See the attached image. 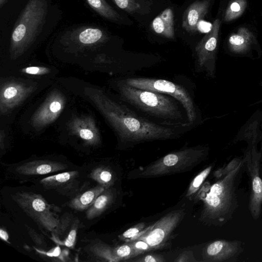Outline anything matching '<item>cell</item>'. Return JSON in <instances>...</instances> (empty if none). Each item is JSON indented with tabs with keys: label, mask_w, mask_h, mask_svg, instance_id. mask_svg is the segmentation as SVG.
Masks as SVG:
<instances>
[{
	"label": "cell",
	"mask_w": 262,
	"mask_h": 262,
	"mask_svg": "<svg viewBox=\"0 0 262 262\" xmlns=\"http://www.w3.org/2000/svg\"><path fill=\"white\" fill-rule=\"evenodd\" d=\"M105 112L116 134L118 146L121 149L156 141L181 138L194 127L190 125H171L153 122L140 115L122 101L107 98Z\"/></svg>",
	"instance_id": "1"
},
{
	"label": "cell",
	"mask_w": 262,
	"mask_h": 262,
	"mask_svg": "<svg viewBox=\"0 0 262 262\" xmlns=\"http://www.w3.org/2000/svg\"><path fill=\"white\" fill-rule=\"evenodd\" d=\"M243 159L235 158L221 171V178L212 185H204L200 192L203 202L200 220L210 226H221L229 222L237 208V186Z\"/></svg>",
	"instance_id": "2"
},
{
	"label": "cell",
	"mask_w": 262,
	"mask_h": 262,
	"mask_svg": "<svg viewBox=\"0 0 262 262\" xmlns=\"http://www.w3.org/2000/svg\"><path fill=\"white\" fill-rule=\"evenodd\" d=\"M114 84L118 97L147 119L163 124L190 125L184 107L174 97L132 86L122 77L116 79Z\"/></svg>",
	"instance_id": "3"
},
{
	"label": "cell",
	"mask_w": 262,
	"mask_h": 262,
	"mask_svg": "<svg viewBox=\"0 0 262 262\" xmlns=\"http://www.w3.org/2000/svg\"><path fill=\"white\" fill-rule=\"evenodd\" d=\"M127 84L139 89L170 95L184 107L189 124L194 128L203 123L202 112L195 96L194 83L187 77L175 76L172 80L150 77L126 76L122 77Z\"/></svg>",
	"instance_id": "4"
},
{
	"label": "cell",
	"mask_w": 262,
	"mask_h": 262,
	"mask_svg": "<svg viewBox=\"0 0 262 262\" xmlns=\"http://www.w3.org/2000/svg\"><path fill=\"white\" fill-rule=\"evenodd\" d=\"M209 151L207 146H184L150 164L138 176L151 177L188 171L204 160Z\"/></svg>",
	"instance_id": "5"
},
{
	"label": "cell",
	"mask_w": 262,
	"mask_h": 262,
	"mask_svg": "<svg viewBox=\"0 0 262 262\" xmlns=\"http://www.w3.org/2000/svg\"><path fill=\"white\" fill-rule=\"evenodd\" d=\"M47 0H29L12 33V49L21 50L40 34L48 13Z\"/></svg>",
	"instance_id": "6"
},
{
	"label": "cell",
	"mask_w": 262,
	"mask_h": 262,
	"mask_svg": "<svg viewBox=\"0 0 262 262\" xmlns=\"http://www.w3.org/2000/svg\"><path fill=\"white\" fill-rule=\"evenodd\" d=\"M229 1H222L218 17L213 21L210 30L195 47L194 71L198 74L203 73L209 78L216 76L219 33L223 13Z\"/></svg>",
	"instance_id": "7"
},
{
	"label": "cell",
	"mask_w": 262,
	"mask_h": 262,
	"mask_svg": "<svg viewBox=\"0 0 262 262\" xmlns=\"http://www.w3.org/2000/svg\"><path fill=\"white\" fill-rule=\"evenodd\" d=\"M12 198L38 225L52 232L57 228L60 220L55 217L50 206L41 195L31 192L20 191L14 194Z\"/></svg>",
	"instance_id": "8"
},
{
	"label": "cell",
	"mask_w": 262,
	"mask_h": 262,
	"mask_svg": "<svg viewBox=\"0 0 262 262\" xmlns=\"http://www.w3.org/2000/svg\"><path fill=\"white\" fill-rule=\"evenodd\" d=\"M224 49L226 53L232 57L257 60L262 56V49L257 36L246 26H240L229 34Z\"/></svg>",
	"instance_id": "9"
},
{
	"label": "cell",
	"mask_w": 262,
	"mask_h": 262,
	"mask_svg": "<svg viewBox=\"0 0 262 262\" xmlns=\"http://www.w3.org/2000/svg\"><path fill=\"white\" fill-rule=\"evenodd\" d=\"M185 209L173 210L161 217L136 240L146 242L152 249L166 246L172 233L185 214Z\"/></svg>",
	"instance_id": "10"
},
{
	"label": "cell",
	"mask_w": 262,
	"mask_h": 262,
	"mask_svg": "<svg viewBox=\"0 0 262 262\" xmlns=\"http://www.w3.org/2000/svg\"><path fill=\"white\" fill-rule=\"evenodd\" d=\"M261 158L262 152L258 151L256 147L247 148L243 158L251 182L249 209L255 220L259 217L262 206V180L259 174Z\"/></svg>",
	"instance_id": "11"
},
{
	"label": "cell",
	"mask_w": 262,
	"mask_h": 262,
	"mask_svg": "<svg viewBox=\"0 0 262 262\" xmlns=\"http://www.w3.org/2000/svg\"><path fill=\"white\" fill-rule=\"evenodd\" d=\"M243 250L241 241L220 239L207 245L204 249L203 255L205 261H225L236 258Z\"/></svg>",
	"instance_id": "12"
},
{
	"label": "cell",
	"mask_w": 262,
	"mask_h": 262,
	"mask_svg": "<svg viewBox=\"0 0 262 262\" xmlns=\"http://www.w3.org/2000/svg\"><path fill=\"white\" fill-rule=\"evenodd\" d=\"M262 111L257 110L241 127L236 134L233 143L245 141L247 148L257 147L262 140Z\"/></svg>",
	"instance_id": "13"
},
{
	"label": "cell",
	"mask_w": 262,
	"mask_h": 262,
	"mask_svg": "<svg viewBox=\"0 0 262 262\" xmlns=\"http://www.w3.org/2000/svg\"><path fill=\"white\" fill-rule=\"evenodd\" d=\"M78 171L63 172L46 177L40 181V185L46 189H54L64 194H68L77 189Z\"/></svg>",
	"instance_id": "14"
},
{
	"label": "cell",
	"mask_w": 262,
	"mask_h": 262,
	"mask_svg": "<svg viewBox=\"0 0 262 262\" xmlns=\"http://www.w3.org/2000/svg\"><path fill=\"white\" fill-rule=\"evenodd\" d=\"M212 0H197L190 5L185 11L182 27L188 32L195 33L198 25L207 14Z\"/></svg>",
	"instance_id": "15"
},
{
	"label": "cell",
	"mask_w": 262,
	"mask_h": 262,
	"mask_svg": "<svg viewBox=\"0 0 262 262\" xmlns=\"http://www.w3.org/2000/svg\"><path fill=\"white\" fill-rule=\"evenodd\" d=\"M71 217H63L57 228L52 232V239L57 244L69 248L74 246L79 222L76 220L71 223Z\"/></svg>",
	"instance_id": "16"
},
{
	"label": "cell",
	"mask_w": 262,
	"mask_h": 262,
	"mask_svg": "<svg viewBox=\"0 0 262 262\" xmlns=\"http://www.w3.org/2000/svg\"><path fill=\"white\" fill-rule=\"evenodd\" d=\"M67 168L66 165L61 163L49 161H34L18 166L16 170L23 176H40L53 173Z\"/></svg>",
	"instance_id": "17"
},
{
	"label": "cell",
	"mask_w": 262,
	"mask_h": 262,
	"mask_svg": "<svg viewBox=\"0 0 262 262\" xmlns=\"http://www.w3.org/2000/svg\"><path fill=\"white\" fill-rule=\"evenodd\" d=\"M151 28L160 36L168 39H174V16L173 10L171 8H167L162 11L152 20Z\"/></svg>",
	"instance_id": "18"
},
{
	"label": "cell",
	"mask_w": 262,
	"mask_h": 262,
	"mask_svg": "<svg viewBox=\"0 0 262 262\" xmlns=\"http://www.w3.org/2000/svg\"><path fill=\"white\" fill-rule=\"evenodd\" d=\"M105 189V188L101 185L88 189L73 198L69 203L68 206L73 209L79 211L88 209Z\"/></svg>",
	"instance_id": "19"
},
{
	"label": "cell",
	"mask_w": 262,
	"mask_h": 262,
	"mask_svg": "<svg viewBox=\"0 0 262 262\" xmlns=\"http://www.w3.org/2000/svg\"><path fill=\"white\" fill-rule=\"evenodd\" d=\"M114 195L111 190L106 189L102 192L96 199L93 204L87 209L86 217L92 220L101 215L111 205Z\"/></svg>",
	"instance_id": "20"
},
{
	"label": "cell",
	"mask_w": 262,
	"mask_h": 262,
	"mask_svg": "<svg viewBox=\"0 0 262 262\" xmlns=\"http://www.w3.org/2000/svg\"><path fill=\"white\" fill-rule=\"evenodd\" d=\"M119 8L129 13L146 14L149 12L152 3L149 0H112Z\"/></svg>",
	"instance_id": "21"
},
{
	"label": "cell",
	"mask_w": 262,
	"mask_h": 262,
	"mask_svg": "<svg viewBox=\"0 0 262 262\" xmlns=\"http://www.w3.org/2000/svg\"><path fill=\"white\" fill-rule=\"evenodd\" d=\"M247 0H229L223 16V21L232 23L240 17L246 10Z\"/></svg>",
	"instance_id": "22"
},
{
	"label": "cell",
	"mask_w": 262,
	"mask_h": 262,
	"mask_svg": "<svg viewBox=\"0 0 262 262\" xmlns=\"http://www.w3.org/2000/svg\"><path fill=\"white\" fill-rule=\"evenodd\" d=\"M90 7L102 17L107 19L118 21L120 19L119 14L105 0H86Z\"/></svg>",
	"instance_id": "23"
},
{
	"label": "cell",
	"mask_w": 262,
	"mask_h": 262,
	"mask_svg": "<svg viewBox=\"0 0 262 262\" xmlns=\"http://www.w3.org/2000/svg\"><path fill=\"white\" fill-rule=\"evenodd\" d=\"M90 177L105 188L111 185L113 180V174L111 170L102 166L94 169Z\"/></svg>",
	"instance_id": "24"
},
{
	"label": "cell",
	"mask_w": 262,
	"mask_h": 262,
	"mask_svg": "<svg viewBox=\"0 0 262 262\" xmlns=\"http://www.w3.org/2000/svg\"><path fill=\"white\" fill-rule=\"evenodd\" d=\"M96 247H93L92 251L97 257L107 261H119L114 254V249L103 244H97Z\"/></svg>",
	"instance_id": "25"
},
{
	"label": "cell",
	"mask_w": 262,
	"mask_h": 262,
	"mask_svg": "<svg viewBox=\"0 0 262 262\" xmlns=\"http://www.w3.org/2000/svg\"><path fill=\"white\" fill-rule=\"evenodd\" d=\"M211 169L212 166L207 167L194 178L188 187L186 195V197H191L199 190L200 186L210 173Z\"/></svg>",
	"instance_id": "26"
},
{
	"label": "cell",
	"mask_w": 262,
	"mask_h": 262,
	"mask_svg": "<svg viewBox=\"0 0 262 262\" xmlns=\"http://www.w3.org/2000/svg\"><path fill=\"white\" fill-rule=\"evenodd\" d=\"M149 227L150 226L146 227L144 223H139L125 231L122 234L121 238L123 240L129 239V242L135 241L146 232Z\"/></svg>",
	"instance_id": "27"
},
{
	"label": "cell",
	"mask_w": 262,
	"mask_h": 262,
	"mask_svg": "<svg viewBox=\"0 0 262 262\" xmlns=\"http://www.w3.org/2000/svg\"><path fill=\"white\" fill-rule=\"evenodd\" d=\"M114 251L115 255L119 261L136 256L134 249L129 242L116 247Z\"/></svg>",
	"instance_id": "28"
},
{
	"label": "cell",
	"mask_w": 262,
	"mask_h": 262,
	"mask_svg": "<svg viewBox=\"0 0 262 262\" xmlns=\"http://www.w3.org/2000/svg\"><path fill=\"white\" fill-rule=\"evenodd\" d=\"M61 103L59 101H52L48 106L46 111H44L40 114L39 117L41 119H48L50 116L57 114L61 108Z\"/></svg>",
	"instance_id": "29"
},
{
	"label": "cell",
	"mask_w": 262,
	"mask_h": 262,
	"mask_svg": "<svg viewBox=\"0 0 262 262\" xmlns=\"http://www.w3.org/2000/svg\"><path fill=\"white\" fill-rule=\"evenodd\" d=\"M129 242L134 249L136 256L152 249L146 242L142 240H135Z\"/></svg>",
	"instance_id": "30"
},
{
	"label": "cell",
	"mask_w": 262,
	"mask_h": 262,
	"mask_svg": "<svg viewBox=\"0 0 262 262\" xmlns=\"http://www.w3.org/2000/svg\"><path fill=\"white\" fill-rule=\"evenodd\" d=\"M137 262H163L165 261L162 255L155 254H147L138 259L132 260Z\"/></svg>",
	"instance_id": "31"
},
{
	"label": "cell",
	"mask_w": 262,
	"mask_h": 262,
	"mask_svg": "<svg viewBox=\"0 0 262 262\" xmlns=\"http://www.w3.org/2000/svg\"><path fill=\"white\" fill-rule=\"evenodd\" d=\"M18 91L15 86H9L4 91L3 96L5 100L10 101L17 97Z\"/></svg>",
	"instance_id": "32"
},
{
	"label": "cell",
	"mask_w": 262,
	"mask_h": 262,
	"mask_svg": "<svg viewBox=\"0 0 262 262\" xmlns=\"http://www.w3.org/2000/svg\"><path fill=\"white\" fill-rule=\"evenodd\" d=\"M174 261L177 262H194L196 261L195 260L193 253L191 251H185L182 253L179 256L174 260Z\"/></svg>",
	"instance_id": "33"
},
{
	"label": "cell",
	"mask_w": 262,
	"mask_h": 262,
	"mask_svg": "<svg viewBox=\"0 0 262 262\" xmlns=\"http://www.w3.org/2000/svg\"><path fill=\"white\" fill-rule=\"evenodd\" d=\"M79 135L81 138L87 141L91 140L94 138L93 132L87 128L81 129L79 131Z\"/></svg>",
	"instance_id": "34"
},
{
	"label": "cell",
	"mask_w": 262,
	"mask_h": 262,
	"mask_svg": "<svg viewBox=\"0 0 262 262\" xmlns=\"http://www.w3.org/2000/svg\"><path fill=\"white\" fill-rule=\"evenodd\" d=\"M28 232L30 236L32 237L34 242L38 245H44L42 239L41 238H38L37 237H40L35 232L32 230V229H30L29 227H27Z\"/></svg>",
	"instance_id": "35"
},
{
	"label": "cell",
	"mask_w": 262,
	"mask_h": 262,
	"mask_svg": "<svg viewBox=\"0 0 262 262\" xmlns=\"http://www.w3.org/2000/svg\"><path fill=\"white\" fill-rule=\"evenodd\" d=\"M42 71H43V69L36 67H28L25 70L26 73L33 75H36L40 73Z\"/></svg>",
	"instance_id": "36"
},
{
	"label": "cell",
	"mask_w": 262,
	"mask_h": 262,
	"mask_svg": "<svg viewBox=\"0 0 262 262\" xmlns=\"http://www.w3.org/2000/svg\"><path fill=\"white\" fill-rule=\"evenodd\" d=\"M60 248L59 247H57L56 249H54V250L53 252H46V254L49 256H55L58 257L60 253Z\"/></svg>",
	"instance_id": "37"
},
{
	"label": "cell",
	"mask_w": 262,
	"mask_h": 262,
	"mask_svg": "<svg viewBox=\"0 0 262 262\" xmlns=\"http://www.w3.org/2000/svg\"><path fill=\"white\" fill-rule=\"evenodd\" d=\"M0 237L3 241L8 242L9 235L8 233L3 229H0Z\"/></svg>",
	"instance_id": "38"
},
{
	"label": "cell",
	"mask_w": 262,
	"mask_h": 262,
	"mask_svg": "<svg viewBox=\"0 0 262 262\" xmlns=\"http://www.w3.org/2000/svg\"><path fill=\"white\" fill-rule=\"evenodd\" d=\"M261 103H262V99L255 101V102L253 103L252 104L249 105V106H252V105H257V104H259Z\"/></svg>",
	"instance_id": "39"
},
{
	"label": "cell",
	"mask_w": 262,
	"mask_h": 262,
	"mask_svg": "<svg viewBox=\"0 0 262 262\" xmlns=\"http://www.w3.org/2000/svg\"><path fill=\"white\" fill-rule=\"evenodd\" d=\"M6 1V0H0L1 7H2Z\"/></svg>",
	"instance_id": "40"
},
{
	"label": "cell",
	"mask_w": 262,
	"mask_h": 262,
	"mask_svg": "<svg viewBox=\"0 0 262 262\" xmlns=\"http://www.w3.org/2000/svg\"><path fill=\"white\" fill-rule=\"evenodd\" d=\"M261 17H262V9H261Z\"/></svg>",
	"instance_id": "41"
}]
</instances>
